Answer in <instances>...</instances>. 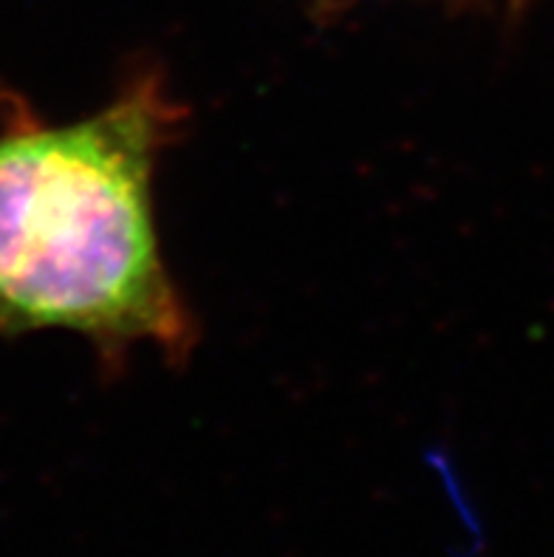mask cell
Listing matches in <instances>:
<instances>
[{
    "label": "cell",
    "instance_id": "cell-1",
    "mask_svg": "<svg viewBox=\"0 0 554 557\" xmlns=\"http://www.w3.org/2000/svg\"><path fill=\"white\" fill-rule=\"evenodd\" d=\"M176 122L145 77L85 120L17 116L0 131V334L187 348L193 325L153 219L156 162Z\"/></svg>",
    "mask_w": 554,
    "mask_h": 557
}]
</instances>
